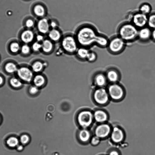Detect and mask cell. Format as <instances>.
Segmentation results:
<instances>
[{
	"label": "cell",
	"mask_w": 155,
	"mask_h": 155,
	"mask_svg": "<svg viewBox=\"0 0 155 155\" xmlns=\"http://www.w3.org/2000/svg\"><path fill=\"white\" fill-rule=\"evenodd\" d=\"M75 38L78 44L84 47L94 43L104 47L107 46L109 41L106 37L98 35L93 27L87 25H83L78 30Z\"/></svg>",
	"instance_id": "1"
},
{
	"label": "cell",
	"mask_w": 155,
	"mask_h": 155,
	"mask_svg": "<svg viewBox=\"0 0 155 155\" xmlns=\"http://www.w3.org/2000/svg\"><path fill=\"white\" fill-rule=\"evenodd\" d=\"M138 30L133 24L127 23L119 28L118 36L125 42H131L138 38Z\"/></svg>",
	"instance_id": "2"
},
{
	"label": "cell",
	"mask_w": 155,
	"mask_h": 155,
	"mask_svg": "<svg viewBox=\"0 0 155 155\" xmlns=\"http://www.w3.org/2000/svg\"><path fill=\"white\" fill-rule=\"evenodd\" d=\"M78 44L76 38L71 35H66L61 39V46L68 53L72 54L76 52L78 49Z\"/></svg>",
	"instance_id": "3"
},
{
	"label": "cell",
	"mask_w": 155,
	"mask_h": 155,
	"mask_svg": "<svg viewBox=\"0 0 155 155\" xmlns=\"http://www.w3.org/2000/svg\"><path fill=\"white\" fill-rule=\"evenodd\" d=\"M34 73L30 67L22 64L19 66L15 74L24 84H30L32 82Z\"/></svg>",
	"instance_id": "4"
},
{
	"label": "cell",
	"mask_w": 155,
	"mask_h": 155,
	"mask_svg": "<svg viewBox=\"0 0 155 155\" xmlns=\"http://www.w3.org/2000/svg\"><path fill=\"white\" fill-rule=\"evenodd\" d=\"M125 42L118 36L113 37L108 41V50L113 54H118L124 49Z\"/></svg>",
	"instance_id": "5"
},
{
	"label": "cell",
	"mask_w": 155,
	"mask_h": 155,
	"mask_svg": "<svg viewBox=\"0 0 155 155\" xmlns=\"http://www.w3.org/2000/svg\"><path fill=\"white\" fill-rule=\"evenodd\" d=\"M107 90L110 98L114 101L120 100L124 95V88L117 83L110 84Z\"/></svg>",
	"instance_id": "6"
},
{
	"label": "cell",
	"mask_w": 155,
	"mask_h": 155,
	"mask_svg": "<svg viewBox=\"0 0 155 155\" xmlns=\"http://www.w3.org/2000/svg\"><path fill=\"white\" fill-rule=\"evenodd\" d=\"M93 97L95 101L100 105L106 104L110 98L107 89L104 87H98L95 89L93 93Z\"/></svg>",
	"instance_id": "7"
},
{
	"label": "cell",
	"mask_w": 155,
	"mask_h": 155,
	"mask_svg": "<svg viewBox=\"0 0 155 155\" xmlns=\"http://www.w3.org/2000/svg\"><path fill=\"white\" fill-rule=\"evenodd\" d=\"M93 117L92 114L89 111H81L79 114L78 116V123L83 128H87L92 124Z\"/></svg>",
	"instance_id": "8"
},
{
	"label": "cell",
	"mask_w": 155,
	"mask_h": 155,
	"mask_svg": "<svg viewBox=\"0 0 155 155\" xmlns=\"http://www.w3.org/2000/svg\"><path fill=\"white\" fill-rule=\"evenodd\" d=\"M111 128L108 124L103 123L98 125L96 128L95 133V135L100 139L107 137L110 134Z\"/></svg>",
	"instance_id": "9"
},
{
	"label": "cell",
	"mask_w": 155,
	"mask_h": 155,
	"mask_svg": "<svg viewBox=\"0 0 155 155\" xmlns=\"http://www.w3.org/2000/svg\"><path fill=\"white\" fill-rule=\"evenodd\" d=\"M148 18L146 15L140 12L135 14L132 18L133 24L137 28L144 27L147 23Z\"/></svg>",
	"instance_id": "10"
},
{
	"label": "cell",
	"mask_w": 155,
	"mask_h": 155,
	"mask_svg": "<svg viewBox=\"0 0 155 155\" xmlns=\"http://www.w3.org/2000/svg\"><path fill=\"white\" fill-rule=\"evenodd\" d=\"M19 66L13 60L6 61L2 66V69L5 74L9 75L16 74Z\"/></svg>",
	"instance_id": "11"
},
{
	"label": "cell",
	"mask_w": 155,
	"mask_h": 155,
	"mask_svg": "<svg viewBox=\"0 0 155 155\" xmlns=\"http://www.w3.org/2000/svg\"><path fill=\"white\" fill-rule=\"evenodd\" d=\"M111 140L114 143H119L124 138V134L122 130L118 127H114L111 130L110 134Z\"/></svg>",
	"instance_id": "12"
},
{
	"label": "cell",
	"mask_w": 155,
	"mask_h": 155,
	"mask_svg": "<svg viewBox=\"0 0 155 155\" xmlns=\"http://www.w3.org/2000/svg\"><path fill=\"white\" fill-rule=\"evenodd\" d=\"M37 27L38 31L42 35L48 34L50 30V22L45 18H43L38 21Z\"/></svg>",
	"instance_id": "13"
},
{
	"label": "cell",
	"mask_w": 155,
	"mask_h": 155,
	"mask_svg": "<svg viewBox=\"0 0 155 155\" xmlns=\"http://www.w3.org/2000/svg\"><path fill=\"white\" fill-rule=\"evenodd\" d=\"M35 37V34L31 30H27L23 31L20 36V40L23 44H28L32 43Z\"/></svg>",
	"instance_id": "14"
},
{
	"label": "cell",
	"mask_w": 155,
	"mask_h": 155,
	"mask_svg": "<svg viewBox=\"0 0 155 155\" xmlns=\"http://www.w3.org/2000/svg\"><path fill=\"white\" fill-rule=\"evenodd\" d=\"M107 80L111 84L117 83L120 78L119 72L114 68L108 69L105 74Z\"/></svg>",
	"instance_id": "15"
},
{
	"label": "cell",
	"mask_w": 155,
	"mask_h": 155,
	"mask_svg": "<svg viewBox=\"0 0 155 155\" xmlns=\"http://www.w3.org/2000/svg\"><path fill=\"white\" fill-rule=\"evenodd\" d=\"M94 81L95 85L98 87H103L106 85L107 80L105 74L100 72L95 75Z\"/></svg>",
	"instance_id": "16"
},
{
	"label": "cell",
	"mask_w": 155,
	"mask_h": 155,
	"mask_svg": "<svg viewBox=\"0 0 155 155\" xmlns=\"http://www.w3.org/2000/svg\"><path fill=\"white\" fill-rule=\"evenodd\" d=\"M8 84L11 87L15 89L21 88L24 84L16 76L10 77L8 80Z\"/></svg>",
	"instance_id": "17"
},
{
	"label": "cell",
	"mask_w": 155,
	"mask_h": 155,
	"mask_svg": "<svg viewBox=\"0 0 155 155\" xmlns=\"http://www.w3.org/2000/svg\"><path fill=\"white\" fill-rule=\"evenodd\" d=\"M94 117L97 122L101 123H105L108 120V116L107 113L102 110H98L94 113Z\"/></svg>",
	"instance_id": "18"
},
{
	"label": "cell",
	"mask_w": 155,
	"mask_h": 155,
	"mask_svg": "<svg viewBox=\"0 0 155 155\" xmlns=\"http://www.w3.org/2000/svg\"><path fill=\"white\" fill-rule=\"evenodd\" d=\"M151 35V32L150 29L145 27L138 30V38L140 41L145 42L149 39Z\"/></svg>",
	"instance_id": "19"
},
{
	"label": "cell",
	"mask_w": 155,
	"mask_h": 155,
	"mask_svg": "<svg viewBox=\"0 0 155 155\" xmlns=\"http://www.w3.org/2000/svg\"><path fill=\"white\" fill-rule=\"evenodd\" d=\"M42 52L46 54L51 53L53 50L54 45L51 41L49 39H45L41 43Z\"/></svg>",
	"instance_id": "20"
},
{
	"label": "cell",
	"mask_w": 155,
	"mask_h": 155,
	"mask_svg": "<svg viewBox=\"0 0 155 155\" xmlns=\"http://www.w3.org/2000/svg\"><path fill=\"white\" fill-rule=\"evenodd\" d=\"M46 82V79L45 76L39 73L34 75L32 81L33 85L39 88L44 86Z\"/></svg>",
	"instance_id": "21"
},
{
	"label": "cell",
	"mask_w": 155,
	"mask_h": 155,
	"mask_svg": "<svg viewBox=\"0 0 155 155\" xmlns=\"http://www.w3.org/2000/svg\"><path fill=\"white\" fill-rule=\"evenodd\" d=\"M49 39L52 42H57L59 41L61 38V32L56 28L52 29L48 33Z\"/></svg>",
	"instance_id": "22"
},
{
	"label": "cell",
	"mask_w": 155,
	"mask_h": 155,
	"mask_svg": "<svg viewBox=\"0 0 155 155\" xmlns=\"http://www.w3.org/2000/svg\"><path fill=\"white\" fill-rule=\"evenodd\" d=\"M21 46V45L18 41H11L8 45V50L12 54H17L20 52Z\"/></svg>",
	"instance_id": "23"
},
{
	"label": "cell",
	"mask_w": 155,
	"mask_h": 155,
	"mask_svg": "<svg viewBox=\"0 0 155 155\" xmlns=\"http://www.w3.org/2000/svg\"><path fill=\"white\" fill-rule=\"evenodd\" d=\"M45 66V63L36 60L31 64L30 68L34 73L38 74L43 70Z\"/></svg>",
	"instance_id": "24"
},
{
	"label": "cell",
	"mask_w": 155,
	"mask_h": 155,
	"mask_svg": "<svg viewBox=\"0 0 155 155\" xmlns=\"http://www.w3.org/2000/svg\"><path fill=\"white\" fill-rule=\"evenodd\" d=\"M34 12L38 17L44 18L46 13V8L42 4H38L35 5L34 8Z\"/></svg>",
	"instance_id": "25"
},
{
	"label": "cell",
	"mask_w": 155,
	"mask_h": 155,
	"mask_svg": "<svg viewBox=\"0 0 155 155\" xmlns=\"http://www.w3.org/2000/svg\"><path fill=\"white\" fill-rule=\"evenodd\" d=\"M91 134L89 131L86 129L81 130L79 133V137L83 142L87 141L90 137Z\"/></svg>",
	"instance_id": "26"
},
{
	"label": "cell",
	"mask_w": 155,
	"mask_h": 155,
	"mask_svg": "<svg viewBox=\"0 0 155 155\" xmlns=\"http://www.w3.org/2000/svg\"><path fill=\"white\" fill-rule=\"evenodd\" d=\"M19 140L16 137L14 136L8 138L6 140L7 145L9 147L12 148L16 147L19 144Z\"/></svg>",
	"instance_id": "27"
},
{
	"label": "cell",
	"mask_w": 155,
	"mask_h": 155,
	"mask_svg": "<svg viewBox=\"0 0 155 155\" xmlns=\"http://www.w3.org/2000/svg\"><path fill=\"white\" fill-rule=\"evenodd\" d=\"M89 52L88 49L84 47L78 48L77 51V55L80 58L82 59H86Z\"/></svg>",
	"instance_id": "28"
},
{
	"label": "cell",
	"mask_w": 155,
	"mask_h": 155,
	"mask_svg": "<svg viewBox=\"0 0 155 155\" xmlns=\"http://www.w3.org/2000/svg\"><path fill=\"white\" fill-rule=\"evenodd\" d=\"M31 47L29 45L23 44L21 45L20 53L23 56H27L31 53Z\"/></svg>",
	"instance_id": "29"
},
{
	"label": "cell",
	"mask_w": 155,
	"mask_h": 155,
	"mask_svg": "<svg viewBox=\"0 0 155 155\" xmlns=\"http://www.w3.org/2000/svg\"><path fill=\"white\" fill-rule=\"evenodd\" d=\"M150 5L147 3L142 4L139 8L140 12L147 15L150 11Z\"/></svg>",
	"instance_id": "30"
},
{
	"label": "cell",
	"mask_w": 155,
	"mask_h": 155,
	"mask_svg": "<svg viewBox=\"0 0 155 155\" xmlns=\"http://www.w3.org/2000/svg\"><path fill=\"white\" fill-rule=\"evenodd\" d=\"M31 50L35 52H38L41 49V43L37 41L33 42L31 47Z\"/></svg>",
	"instance_id": "31"
},
{
	"label": "cell",
	"mask_w": 155,
	"mask_h": 155,
	"mask_svg": "<svg viewBox=\"0 0 155 155\" xmlns=\"http://www.w3.org/2000/svg\"><path fill=\"white\" fill-rule=\"evenodd\" d=\"M147 24L150 27L155 28V15H152L148 18Z\"/></svg>",
	"instance_id": "32"
},
{
	"label": "cell",
	"mask_w": 155,
	"mask_h": 155,
	"mask_svg": "<svg viewBox=\"0 0 155 155\" xmlns=\"http://www.w3.org/2000/svg\"><path fill=\"white\" fill-rule=\"evenodd\" d=\"M39 91V88L34 85H31L28 88L29 94L32 95L37 94Z\"/></svg>",
	"instance_id": "33"
},
{
	"label": "cell",
	"mask_w": 155,
	"mask_h": 155,
	"mask_svg": "<svg viewBox=\"0 0 155 155\" xmlns=\"http://www.w3.org/2000/svg\"><path fill=\"white\" fill-rule=\"evenodd\" d=\"M30 140L29 136L26 134H23L21 136L19 140L22 145H24L27 144Z\"/></svg>",
	"instance_id": "34"
},
{
	"label": "cell",
	"mask_w": 155,
	"mask_h": 155,
	"mask_svg": "<svg viewBox=\"0 0 155 155\" xmlns=\"http://www.w3.org/2000/svg\"><path fill=\"white\" fill-rule=\"evenodd\" d=\"M97 58L96 54L93 51H89L86 59L90 62H93L95 61Z\"/></svg>",
	"instance_id": "35"
},
{
	"label": "cell",
	"mask_w": 155,
	"mask_h": 155,
	"mask_svg": "<svg viewBox=\"0 0 155 155\" xmlns=\"http://www.w3.org/2000/svg\"><path fill=\"white\" fill-rule=\"evenodd\" d=\"M100 138L95 135L92 138L91 143L92 145H96L100 142Z\"/></svg>",
	"instance_id": "36"
},
{
	"label": "cell",
	"mask_w": 155,
	"mask_h": 155,
	"mask_svg": "<svg viewBox=\"0 0 155 155\" xmlns=\"http://www.w3.org/2000/svg\"><path fill=\"white\" fill-rule=\"evenodd\" d=\"M34 25V22L33 20L30 19L28 20L26 22V25L28 28L32 27Z\"/></svg>",
	"instance_id": "37"
},
{
	"label": "cell",
	"mask_w": 155,
	"mask_h": 155,
	"mask_svg": "<svg viewBox=\"0 0 155 155\" xmlns=\"http://www.w3.org/2000/svg\"><path fill=\"white\" fill-rule=\"evenodd\" d=\"M44 37L42 34L38 35L36 36V41L41 43L44 40Z\"/></svg>",
	"instance_id": "38"
},
{
	"label": "cell",
	"mask_w": 155,
	"mask_h": 155,
	"mask_svg": "<svg viewBox=\"0 0 155 155\" xmlns=\"http://www.w3.org/2000/svg\"><path fill=\"white\" fill-rule=\"evenodd\" d=\"M58 25L57 22L54 20H52L50 22V27L52 29L56 28Z\"/></svg>",
	"instance_id": "39"
},
{
	"label": "cell",
	"mask_w": 155,
	"mask_h": 155,
	"mask_svg": "<svg viewBox=\"0 0 155 155\" xmlns=\"http://www.w3.org/2000/svg\"><path fill=\"white\" fill-rule=\"evenodd\" d=\"M5 82V79L4 76L0 74V87L2 86L4 84Z\"/></svg>",
	"instance_id": "40"
},
{
	"label": "cell",
	"mask_w": 155,
	"mask_h": 155,
	"mask_svg": "<svg viewBox=\"0 0 155 155\" xmlns=\"http://www.w3.org/2000/svg\"><path fill=\"white\" fill-rule=\"evenodd\" d=\"M108 155H120L119 152L117 150H113L110 151Z\"/></svg>",
	"instance_id": "41"
},
{
	"label": "cell",
	"mask_w": 155,
	"mask_h": 155,
	"mask_svg": "<svg viewBox=\"0 0 155 155\" xmlns=\"http://www.w3.org/2000/svg\"><path fill=\"white\" fill-rule=\"evenodd\" d=\"M16 150L18 151H22L24 149V147L23 145L18 144L16 147Z\"/></svg>",
	"instance_id": "42"
},
{
	"label": "cell",
	"mask_w": 155,
	"mask_h": 155,
	"mask_svg": "<svg viewBox=\"0 0 155 155\" xmlns=\"http://www.w3.org/2000/svg\"><path fill=\"white\" fill-rule=\"evenodd\" d=\"M151 36L154 40H155V29L151 32Z\"/></svg>",
	"instance_id": "43"
},
{
	"label": "cell",
	"mask_w": 155,
	"mask_h": 155,
	"mask_svg": "<svg viewBox=\"0 0 155 155\" xmlns=\"http://www.w3.org/2000/svg\"><path fill=\"white\" fill-rule=\"evenodd\" d=\"M0 120H1V118H0Z\"/></svg>",
	"instance_id": "44"
}]
</instances>
